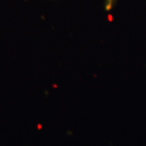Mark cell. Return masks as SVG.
Listing matches in <instances>:
<instances>
[{"label":"cell","instance_id":"6da1fadb","mask_svg":"<svg viewBox=\"0 0 146 146\" xmlns=\"http://www.w3.org/2000/svg\"><path fill=\"white\" fill-rule=\"evenodd\" d=\"M116 2H117V0H105V10L107 11L112 10L116 4Z\"/></svg>","mask_w":146,"mask_h":146}]
</instances>
